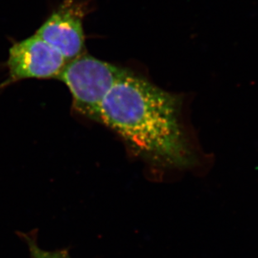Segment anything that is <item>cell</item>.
<instances>
[{"instance_id":"3957f363","label":"cell","mask_w":258,"mask_h":258,"mask_svg":"<svg viewBox=\"0 0 258 258\" xmlns=\"http://www.w3.org/2000/svg\"><path fill=\"white\" fill-rule=\"evenodd\" d=\"M67 60L37 35L14 43L9 50L7 79L0 83V92L25 79H57Z\"/></svg>"},{"instance_id":"5b68a950","label":"cell","mask_w":258,"mask_h":258,"mask_svg":"<svg viewBox=\"0 0 258 258\" xmlns=\"http://www.w3.org/2000/svg\"><path fill=\"white\" fill-rule=\"evenodd\" d=\"M27 243L30 250V258H72L67 250H56V251H45L38 246L36 236L30 234H20Z\"/></svg>"},{"instance_id":"7a4b0ae2","label":"cell","mask_w":258,"mask_h":258,"mask_svg":"<svg viewBox=\"0 0 258 258\" xmlns=\"http://www.w3.org/2000/svg\"><path fill=\"white\" fill-rule=\"evenodd\" d=\"M127 72L128 70L82 54L64 64L57 79L69 89L73 109L100 122L102 102Z\"/></svg>"},{"instance_id":"6da1fadb","label":"cell","mask_w":258,"mask_h":258,"mask_svg":"<svg viewBox=\"0 0 258 258\" xmlns=\"http://www.w3.org/2000/svg\"><path fill=\"white\" fill-rule=\"evenodd\" d=\"M181 109L179 97L128 70L102 102L100 122L149 164L183 169L194 155Z\"/></svg>"},{"instance_id":"277c9868","label":"cell","mask_w":258,"mask_h":258,"mask_svg":"<svg viewBox=\"0 0 258 258\" xmlns=\"http://www.w3.org/2000/svg\"><path fill=\"white\" fill-rule=\"evenodd\" d=\"M82 10L74 1L66 0L35 34L57 50L67 62L84 51Z\"/></svg>"}]
</instances>
